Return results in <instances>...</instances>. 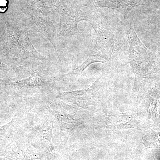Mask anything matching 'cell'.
I'll return each mask as SVG.
<instances>
[{
	"label": "cell",
	"mask_w": 160,
	"mask_h": 160,
	"mask_svg": "<svg viewBox=\"0 0 160 160\" xmlns=\"http://www.w3.org/2000/svg\"><path fill=\"white\" fill-rule=\"evenodd\" d=\"M126 27L129 44V62L137 80L145 73L147 52L132 26L127 24Z\"/></svg>",
	"instance_id": "7a4b0ae2"
},
{
	"label": "cell",
	"mask_w": 160,
	"mask_h": 160,
	"mask_svg": "<svg viewBox=\"0 0 160 160\" xmlns=\"http://www.w3.org/2000/svg\"><path fill=\"white\" fill-rule=\"evenodd\" d=\"M148 112L152 120L160 121V96H153L149 100Z\"/></svg>",
	"instance_id": "277c9868"
},
{
	"label": "cell",
	"mask_w": 160,
	"mask_h": 160,
	"mask_svg": "<svg viewBox=\"0 0 160 160\" xmlns=\"http://www.w3.org/2000/svg\"><path fill=\"white\" fill-rule=\"evenodd\" d=\"M21 85L26 86H38L42 84V81L40 78H29L27 79L23 80L19 82Z\"/></svg>",
	"instance_id": "5b68a950"
},
{
	"label": "cell",
	"mask_w": 160,
	"mask_h": 160,
	"mask_svg": "<svg viewBox=\"0 0 160 160\" xmlns=\"http://www.w3.org/2000/svg\"><path fill=\"white\" fill-rule=\"evenodd\" d=\"M94 29L96 44L90 56L96 62H108L117 54V39L112 32L101 25Z\"/></svg>",
	"instance_id": "6da1fadb"
},
{
	"label": "cell",
	"mask_w": 160,
	"mask_h": 160,
	"mask_svg": "<svg viewBox=\"0 0 160 160\" xmlns=\"http://www.w3.org/2000/svg\"><path fill=\"white\" fill-rule=\"evenodd\" d=\"M5 125V126H0V138L2 136H5L6 132L7 131V128L9 125Z\"/></svg>",
	"instance_id": "52a82bcc"
},
{
	"label": "cell",
	"mask_w": 160,
	"mask_h": 160,
	"mask_svg": "<svg viewBox=\"0 0 160 160\" xmlns=\"http://www.w3.org/2000/svg\"><path fill=\"white\" fill-rule=\"evenodd\" d=\"M98 7H106L116 10L126 17L132 9L140 4V0H93Z\"/></svg>",
	"instance_id": "3957f363"
},
{
	"label": "cell",
	"mask_w": 160,
	"mask_h": 160,
	"mask_svg": "<svg viewBox=\"0 0 160 160\" xmlns=\"http://www.w3.org/2000/svg\"><path fill=\"white\" fill-rule=\"evenodd\" d=\"M8 0H0V12H5L8 9Z\"/></svg>",
	"instance_id": "8992f818"
}]
</instances>
